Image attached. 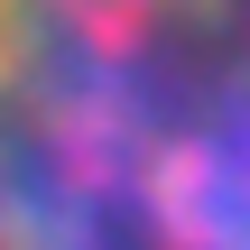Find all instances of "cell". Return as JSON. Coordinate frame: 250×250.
<instances>
[{
    "label": "cell",
    "instance_id": "6da1fadb",
    "mask_svg": "<svg viewBox=\"0 0 250 250\" xmlns=\"http://www.w3.org/2000/svg\"><path fill=\"white\" fill-rule=\"evenodd\" d=\"M0 250H250V0H0Z\"/></svg>",
    "mask_w": 250,
    "mask_h": 250
}]
</instances>
